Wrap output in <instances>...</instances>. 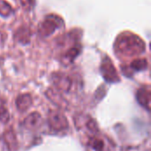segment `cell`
I'll list each match as a JSON object with an SVG mask.
<instances>
[{
  "instance_id": "cell-2",
  "label": "cell",
  "mask_w": 151,
  "mask_h": 151,
  "mask_svg": "<svg viewBox=\"0 0 151 151\" xmlns=\"http://www.w3.org/2000/svg\"><path fill=\"white\" fill-rule=\"evenodd\" d=\"M143 48H145V45L143 46V43L142 41L139 42H137V38L134 39H127L123 40L121 43L119 44V50L124 55H136L140 54L143 51Z\"/></svg>"
},
{
  "instance_id": "cell-4",
  "label": "cell",
  "mask_w": 151,
  "mask_h": 151,
  "mask_svg": "<svg viewBox=\"0 0 151 151\" xmlns=\"http://www.w3.org/2000/svg\"><path fill=\"white\" fill-rule=\"evenodd\" d=\"M101 72L103 77L104 78V80H106V81L111 83H115L119 81V77L110 58L109 59L107 58L103 62L101 65Z\"/></svg>"
},
{
  "instance_id": "cell-6",
  "label": "cell",
  "mask_w": 151,
  "mask_h": 151,
  "mask_svg": "<svg viewBox=\"0 0 151 151\" xmlns=\"http://www.w3.org/2000/svg\"><path fill=\"white\" fill-rule=\"evenodd\" d=\"M46 96L48 99H50L55 105L61 109H65L67 108V101L64 98V96L58 92V90H56L54 88H49L46 91Z\"/></svg>"
},
{
  "instance_id": "cell-5",
  "label": "cell",
  "mask_w": 151,
  "mask_h": 151,
  "mask_svg": "<svg viewBox=\"0 0 151 151\" xmlns=\"http://www.w3.org/2000/svg\"><path fill=\"white\" fill-rule=\"evenodd\" d=\"M22 125L27 130H37L42 125V118L40 113L34 111L25 118Z\"/></svg>"
},
{
  "instance_id": "cell-9",
  "label": "cell",
  "mask_w": 151,
  "mask_h": 151,
  "mask_svg": "<svg viewBox=\"0 0 151 151\" xmlns=\"http://www.w3.org/2000/svg\"><path fill=\"white\" fill-rule=\"evenodd\" d=\"M3 140L10 151H16L18 150V141L12 128H9L4 133Z\"/></svg>"
},
{
  "instance_id": "cell-1",
  "label": "cell",
  "mask_w": 151,
  "mask_h": 151,
  "mask_svg": "<svg viewBox=\"0 0 151 151\" xmlns=\"http://www.w3.org/2000/svg\"><path fill=\"white\" fill-rule=\"evenodd\" d=\"M48 124L51 130L55 132L66 131L69 128V123L63 112L58 110H50L48 113Z\"/></svg>"
},
{
  "instance_id": "cell-7",
  "label": "cell",
  "mask_w": 151,
  "mask_h": 151,
  "mask_svg": "<svg viewBox=\"0 0 151 151\" xmlns=\"http://www.w3.org/2000/svg\"><path fill=\"white\" fill-rule=\"evenodd\" d=\"M32 104H33V98L32 96L28 93L19 95L15 102L17 109L21 112L27 111L31 107Z\"/></svg>"
},
{
  "instance_id": "cell-11",
  "label": "cell",
  "mask_w": 151,
  "mask_h": 151,
  "mask_svg": "<svg viewBox=\"0 0 151 151\" xmlns=\"http://www.w3.org/2000/svg\"><path fill=\"white\" fill-rule=\"evenodd\" d=\"M9 119H10V114L5 106V104L4 102L0 100V122L7 123Z\"/></svg>"
},
{
  "instance_id": "cell-10",
  "label": "cell",
  "mask_w": 151,
  "mask_h": 151,
  "mask_svg": "<svg viewBox=\"0 0 151 151\" xmlns=\"http://www.w3.org/2000/svg\"><path fill=\"white\" fill-rule=\"evenodd\" d=\"M88 145L96 151H103L104 149V141L96 135L89 137V139L88 141Z\"/></svg>"
},
{
  "instance_id": "cell-12",
  "label": "cell",
  "mask_w": 151,
  "mask_h": 151,
  "mask_svg": "<svg viewBox=\"0 0 151 151\" xmlns=\"http://www.w3.org/2000/svg\"><path fill=\"white\" fill-rule=\"evenodd\" d=\"M131 67L133 69H134L135 71H142L146 69L147 67V61L145 59H139V60H135L132 63Z\"/></svg>"
},
{
  "instance_id": "cell-3",
  "label": "cell",
  "mask_w": 151,
  "mask_h": 151,
  "mask_svg": "<svg viewBox=\"0 0 151 151\" xmlns=\"http://www.w3.org/2000/svg\"><path fill=\"white\" fill-rule=\"evenodd\" d=\"M52 82L58 91L70 92L73 88L72 79L64 73H54L52 74Z\"/></svg>"
},
{
  "instance_id": "cell-8",
  "label": "cell",
  "mask_w": 151,
  "mask_h": 151,
  "mask_svg": "<svg viewBox=\"0 0 151 151\" xmlns=\"http://www.w3.org/2000/svg\"><path fill=\"white\" fill-rule=\"evenodd\" d=\"M150 88H141L136 93V99L138 103L148 111L150 109Z\"/></svg>"
}]
</instances>
